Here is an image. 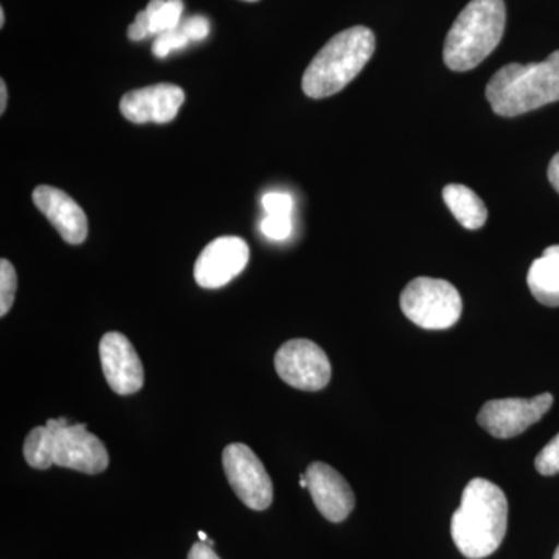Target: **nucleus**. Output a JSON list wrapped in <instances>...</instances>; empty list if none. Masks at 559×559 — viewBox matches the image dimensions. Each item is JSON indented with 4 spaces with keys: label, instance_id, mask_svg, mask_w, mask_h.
Wrapping results in <instances>:
<instances>
[{
    "label": "nucleus",
    "instance_id": "nucleus-1",
    "mask_svg": "<svg viewBox=\"0 0 559 559\" xmlns=\"http://www.w3.org/2000/svg\"><path fill=\"white\" fill-rule=\"evenodd\" d=\"M509 500L487 479H473L463 489L462 502L452 514L451 535L463 557L484 559L495 554L506 538Z\"/></svg>",
    "mask_w": 559,
    "mask_h": 559
},
{
    "label": "nucleus",
    "instance_id": "nucleus-2",
    "mask_svg": "<svg viewBox=\"0 0 559 559\" xmlns=\"http://www.w3.org/2000/svg\"><path fill=\"white\" fill-rule=\"evenodd\" d=\"M487 100L500 117H518L559 102V50L547 60L503 66L489 80Z\"/></svg>",
    "mask_w": 559,
    "mask_h": 559
},
{
    "label": "nucleus",
    "instance_id": "nucleus-3",
    "mask_svg": "<svg viewBox=\"0 0 559 559\" xmlns=\"http://www.w3.org/2000/svg\"><path fill=\"white\" fill-rule=\"evenodd\" d=\"M377 38L370 28H348L337 33L316 55L301 80V90L310 98L337 94L359 75L373 57Z\"/></svg>",
    "mask_w": 559,
    "mask_h": 559
},
{
    "label": "nucleus",
    "instance_id": "nucleus-4",
    "mask_svg": "<svg viewBox=\"0 0 559 559\" xmlns=\"http://www.w3.org/2000/svg\"><path fill=\"white\" fill-rule=\"evenodd\" d=\"M506 22L503 0H471L444 40V64L454 72L477 68L499 46Z\"/></svg>",
    "mask_w": 559,
    "mask_h": 559
},
{
    "label": "nucleus",
    "instance_id": "nucleus-5",
    "mask_svg": "<svg viewBox=\"0 0 559 559\" xmlns=\"http://www.w3.org/2000/svg\"><path fill=\"white\" fill-rule=\"evenodd\" d=\"M404 316L425 330H448L459 322L463 304L459 290L447 280L418 277L401 293Z\"/></svg>",
    "mask_w": 559,
    "mask_h": 559
},
{
    "label": "nucleus",
    "instance_id": "nucleus-6",
    "mask_svg": "<svg viewBox=\"0 0 559 559\" xmlns=\"http://www.w3.org/2000/svg\"><path fill=\"white\" fill-rule=\"evenodd\" d=\"M46 425L51 429L53 465L90 476L108 469V450L97 436L87 430L84 423H69L66 418H58L49 419Z\"/></svg>",
    "mask_w": 559,
    "mask_h": 559
},
{
    "label": "nucleus",
    "instance_id": "nucleus-7",
    "mask_svg": "<svg viewBox=\"0 0 559 559\" xmlns=\"http://www.w3.org/2000/svg\"><path fill=\"white\" fill-rule=\"evenodd\" d=\"M223 468L235 495L248 509H270L274 500V487L255 452L246 444L231 443L223 452Z\"/></svg>",
    "mask_w": 559,
    "mask_h": 559
},
{
    "label": "nucleus",
    "instance_id": "nucleus-8",
    "mask_svg": "<svg viewBox=\"0 0 559 559\" xmlns=\"http://www.w3.org/2000/svg\"><path fill=\"white\" fill-rule=\"evenodd\" d=\"M275 370L290 388L318 392L331 380L329 356L310 340H293L275 353Z\"/></svg>",
    "mask_w": 559,
    "mask_h": 559
},
{
    "label": "nucleus",
    "instance_id": "nucleus-9",
    "mask_svg": "<svg viewBox=\"0 0 559 559\" xmlns=\"http://www.w3.org/2000/svg\"><path fill=\"white\" fill-rule=\"evenodd\" d=\"M551 404L554 396L550 393L535 399L492 400L484 404L477 421L496 439H513L538 423L550 411Z\"/></svg>",
    "mask_w": 559,
    "mask_h": 559
},
{
    "label": "nucleus",
    "instance_id": "nucleus-10",
    "mask_svg": "<svg viewBox=\"0 0 559 559\" xmlns=\"http://www.w3.org/2000/svg\"><path fill=\"white\" fill-rule=\"evenodd\" d=\"M248 242L238 237H221L210 242L194 264V280L205 289H218L238 277L249 263Z\"/></svg>",
    "mask_w": 559,
    "mask_h": 559
},
{
    "label": "nucleus",
    "instance_id": "nucleus-11",
    "mask_svg": "<svg viewBox=\"0 0 559 559\" xmlns=\"http://www.w3.org/2000/svg\"><path fill=\"white\" fill-rule=\"evenodd\" d=\"M98 352H100L103 374L117 395H132L143 388L145 370H143L142 360L124 334L117 331L106 333L102 337Z\"/></svg>",
    "mask_w": 559,
    "mask_h": 559
},
{
    "label": "nucleus",
    "instance_id": "nucleus-12",
    "mask_svg": "<svg viewBox=\"0 0 559 559\" xmlns=\"http://www.w3.org/2000/svg\"><path fill=\"white\" fill-rule=\"evenodd\" d=\"M186 102V94L176 84L160 83L123 95L120 110L131 123H170Z\"/></svg>",
    "mask_w": 559,
    "mask_h": 559
},
{
    "label": "nucleus",
    "instance_id": "nucleus-13",
    "mask_svg": "<svg viewBox=\"0 0 559 559\" xmlns=\"http://www.w3.org/2000/svg\"><path fill=\"white\" fill-rule=\"evenodd\" d=\"M305 476L308 481L307 489L320 514L334 524L347 520L355 509L356 499L355 492L341 473L326 463L314 462L308 466Z\"/></svg>",
    "mask_w": 559,
    "mask_h": 559
},
{
    "label": "nucleus",
    "instance_id": "nucleus-14",
    "mask_svg": "<svg viewBox=\"0 0 559 559\" xmlns=\"http://www.w3.org/2000/svg\"><path fill=\"white\" fill-rule=\"evenodd\" d=\"M33 202L62 240L73 246L86 241L90 230L86 213L68 193L55 187L39 186L33 191Z\"/></svg>",
    "mask_w": 559,
    "mask_h": 559
},
{
    "label": "nucleus",
    "instance_id": "nucleus-15",
    "mask_svg": "<svg viewBox=\"0 0 559 559\" xmlns=\"http://www.w3.org/2000/svg\"><path fill=\"white\" fill-rule=\"evenodd\" d=\"M182 0H151L145 10L140 11L128 28V38L142 40L148 36L176 31L182 17Z\"/></svg>",
    "mask_w": 559,
    "mask_h": 559
},
{
    "label": "nucleus",
    "instance_id": "nucleus-16",
    "mask_svg": "<svg viewBox=\"0 0 559 559\" xmlns=\"http://www.w3.org/2000/svg\"><path fill=\"white\" fill-rule=\"evenodd\" d=\"M527 283L530 293L546 307H559V245L544 250L530 266Z\"/></svg>",
    "mask_w": 559,
    "mask_h": 559
},
{
    "label": "nucleus",
    "instance_id": "nucleus-17",
    "mask_svg": "<svg viewBox=\"0 0 559 559\" xmlns=\"http://www.w3.org/2000/svg\"><path fill=\"white\" fill-rule=\"evenodd\" d=\"M443 200L452 215L465 229L477 230L487 223V205L468 187L462 183H450L443 189Z\"/></svg>",
    "mask_w": 559,
    "mask_h": 559
},
{
    "label": "nucleus",
    "instance_id": "nucleus-18",
    "mask_svg": "<svg viewBox=\"0 0 559 559\" xmlns=\"http://www.w3.org/2000/svg\"><path fill=\"white\" fill-rule=\"evenodd\" d=\"M24 459L32 468L49 469L51 460V429L49 426H38L32 429L24 441Z\"/></svg>",
    "mask_w": 559,
    "mask_h": 559
},
{
    "label": "nucleus",
    "instance_id": "nucleus-19",
    "mask_svg": "<svg viewBox=\"0 0 559 559\" xmlns=\"http://www.w3.org/2000/svg\"><path fill=\"white\" fill-rule=\"evenodd\" d=\"M17 290V275L9 260L0 261V316L5 318L13 307Z\"/></svg>",
    "mask_w": 559,
    "mask_h": 559
},
{
    "label": "nucleus",
    "instance_id": "nucleus-20",
    "mask_svg": "<svg viewBox=\"0 0 559 559\" xmlns=\"http://www.w3.org/2000/svg\"><path fill=\"white\" fill-rule=\"evenodd\" d=\"M190 43L191 40L189 39V36L182 32V28H180L179 25L176 31L162 33V35L157 36L153 44V55L154 57L164 60V58H167L171 51L186 49Z\"/></svg>",
    "mask_w": 559,
    "mask_h": 559
},
{
    "label": "nucleus",
    "instance_id": "nucleus-21",
    "mask_svg": "<svg viewBox=\"0 0 559 559\" xmlns=\"http://www.w3.org/2000/svg\"><path fill=\"white\" fill-rule=\"evenodd\" d=\"M260 229L264 237L272 241L288 240L293 234V216L266 215V218L261 221Z\"/></svg>",
    "mask_w": 559,
    "mask_h": 559
},
{
    "label": "nucleus",
    "instance_id": "nucleus-22",
    "mask_svg": "<svg viewBox=\"0 0 559 559\" xmlns=\"http://www.w3.org/2000/svg\"><path fill=\"white\" fill-rule=\"evenodd\" d=\"M535 468L543 476L559 474V433L536 455Z\"/></svg>",
    "mask_w": 559,
    "mask_h": 559
},
{
    "label": "nucleus",
    "instance_id": "nucleus-23",
    "mask_svg": "<svg viewBox=\"0 0 559 559\" xmlns=\"http://www.w3.org/2000/svg\"><path fill=\"white\" fill-rule=\"evenodd\" d=\"M261 202L266 210V215L293 216L294 200L288 193L271 191V193L264 194Z\"/></svg>",
    "mask_w": 559,
    "mask_h": 559
},
{
    "label": "nucleus",
    "instance_id": "nucleus-24",
    "mask_svg": "<svg viewBox=\"0 0 559 559\" xmlns=\"http://www.w3.org/2000/svg\"><path fill=\"white\" fill-rule=\"evenodd\" d=\"M180 28L189 36L193 43H200V40L207 38L210 33V22L204 16H193L189 20L180 22Z\"/></svg>",
    "mask_w": 559,
    "mask_h": 559
},
{
    "label": "nucleus",
    "instance_id": "nucleus-25",
    "mask_svg": "<svg viewBox=\"0 0 559 559\" xmlns=\"http://www.w3.org/2000/svg\"><path fill=\"white\" fill-rule=\"evenodd\" d=\"M187 559H221L218 555L215 554L212 546H209L207 543H197L193 544L189 551V558Z\"/></svg>",
    "mask_w": 559,
    "mask_h": 559
},
{
    "label": "nucleus",
    "instance_id": "nucleus-26",
    "mask_svg": "<svg viewBox=\"0 0 559 559\" xmlns=\"http://www.w3.org/2000/svg\"><path fill=\"white\" fill-rule=\"evenodd\" d=\"M547 176H549L551 187L559 193V153L555 154L554 159L550 160Z\"/></svg>",
    "mask_w": 559,
    "mask_h": 559
},
{
    "label": "nucleus",
    "instance_id": "nucleus-27",
    "mask_svg": "<svg viewBox=\"0 0 559 559\" xmlns=\"http://www.w3.org/2000/svg\"><path fill=\"white\" fill-rule=\"evenodd\" d=\"M7 103H9V91H7L5 81L0 80V114L5 112Z\"/></svg>",
    "mask_w": 559,
    "mask_h": 559
},
{
    "label": "nucleus",
    "instance_id": "nucleus-28",
    "mask_svg": "<svg viewBox=\"0 0 559 559\" xmlns=\"http://www.w3.org/2000/svg\"><path fill=\"white\" fill-rule=\"evenodd\" d=\"M5 25V11L0 10V27H3Z\"/></svg>",
    "mask_w": 559,
    "mask_h": 559
},
{
    "label": "nucleus",
    "instance_id": "nucleus-29",
    "mask_svg": "<svg viewBox=\"0 0 559 559\" xmlns=\"http://www.w3.org/2000/svg\"><path fill=\"white\" fill-rule=\"evenodd\" d=\"M198 536H200V539L202 540V543H207V540H209V536H207V535H205V533H204V532H200V533H198Z\"/></svg>",
    "mask_w": 559,
    "mask_h": 559
},
{
    "label": "nucleus",
    "instance_id": "nucleus-30",
    "mask_svg": "<svg viewBox=\"0 0 559 559\" xmlns=\"http://www.w3.org/2000/svg\"><path fill=\"white\" fill-rule=\"evenodd\" d=\"M554 559H559V546L558 549L555 550Z\"/></svg>",
    "mask_w": 559,
    "mask_h": 559
},
{
    "label": "nucleus",
    "instance_id": "nucleus-31",
    "mask_svg": "<svg viewBox=\"0 0 559 559\" xmlns=\"http://www.w3.org/2000/svg\"><path fill=\"white\" fill-rule=\"evenodd\" d=\"M246 2H259V0H246Z\"/></svg>",
    "mask_w": 559,
    "mask_h": 559
}]
</instances>
